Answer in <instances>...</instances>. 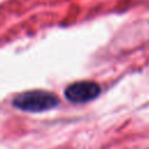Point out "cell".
I'll use <instances>...</instances> for the list:
<instances>
[{"instance_id": "6da1fadb", "label": "cell", "mask_w": 149, "mask_h": 149, "mask_svg": "<svg viewBox=\"0 0 149 149\" xmlns=\"http://www.w3.org/2000/svg\"><path fill=\"white\" fill-rule=\"evenodd\" d=\"M13 106L17 109L29 113H41L50 111L58 106L59 99L57 95L44 90H30L14 97Z\"/></svg>"}, {"instance_id": "7a4b0ae2", "label": "cell", "mask_w": 149, "mask_h": 149, "mask_svg": "<svg viewBox=\"0 0 149 149\" xmlns=\"http://www.w3.org/2000/svg\"><path fill=\"white\" fill-rule=\"evenodd\" d=\"M100 86L92 80H79L70 84L64 90L65 98L73 104H84L95 99L100 94Z\"/></svg>"}]
</instances>
